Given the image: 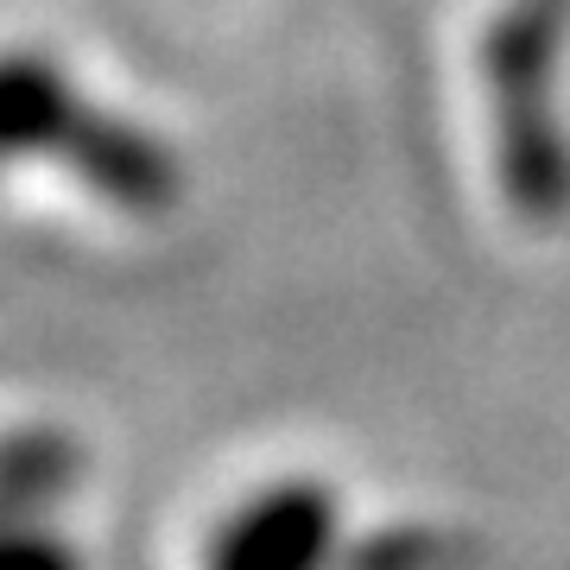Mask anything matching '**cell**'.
I'll return each mask as SVG.
<instances>
[{
    "mask_svg": "<svg viewBox=\"0 0 570 570\" xmlns=\"http://www.w3.org/2000/svg\"><path fill=\"white\" fill-rule=\"evenodd\" d=\"M7 159L58 165L127 216H165L184 197L178 159L140 121L108 115L45 51H0V165Z\"/></svg>",
    "mask_w": 570,
    "mask_h": 570,
    "instance_id": "obj_1",
    "label": "cell"
},
{
    "mask_svg": "<svg viewBox=\"0 0 570 570\" xmlns=\"http://www.w3.org/2000/svg\"><path fill=\"white\" fill-rule=\"evenodd\" d=\"M336 546V494L317 482H273L209 532L204 570H324Z\"/></svg>",
    "mask_w": 570,
    "mask_h": 570,
    "instance_id": "obj_2",
    "label": "cell"
},
{
    "mask_svg": "<svg viewBox=\"0 0 570 570\" xmlns=\"http://www.w3.org/2000/svg\"><path fill=\"white\" fill-rule=\"evenodd\" d=\"M70 482H77V444L63 431H0V513H51Z\"/></svg>",
    "mask_w": 570,
    "mask_h": 570,
    "instance_id": "obj_3",
    "label": "cell"
},
{
    "mask_svg": "<svg viewBox=\"0 0 570 570\" xmlns=\"http://www.w3.org/2000/svg\"><path fill=\"white\" fill-rule=\"evenodd\" d=\"M0 570H82V558L51 532V513H0Z\"/></svg>",
    "mask_w": 570,
    "mask_h": 570,
    "instance_id": "obj_4",
    "label": "cell"
}]
</instances>
